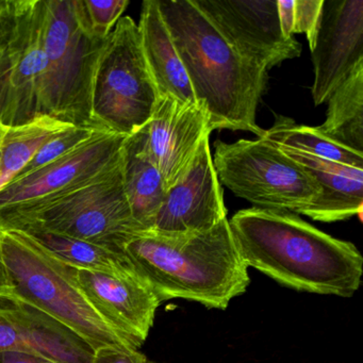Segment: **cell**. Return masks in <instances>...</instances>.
<instances>
[{"label": "cell", "instance_id": "4fadbf2b", "mask_svg": "<svg viewBox=\"0 0 363 363\" xmlns=\"http://www.w3.org/2000/svg\"><path fill=\"white\" fill-rule=\"evenodd\" d=\"M311 58L312 97L314 105L320 106L357 67L363 65V0H325Z\"/></svg>", "mask_w": 363, "mask_h": 363}, {"label": "cell", "instance_id": "8fae6325", "mask_svg": "<svg viewBox=\"0 0 363 363\" xmlns=\"http://www.w3.org/2000/svg\"><path fill=\"white\" fill-rule=\"evenodd\" d=\"M233 48L269 71L298 58L301 45L280 29L277 0H192Z\"/></svg>", "mask_w": 363, "mask_h": 363}, {"label": "cell", "instance_id": "f1b7e54d", "mask_svg": "<svg viewBox=\"0 0 363 363\" xmlns=\"http://www.w3.org/2000/svg\"><path fill=\"white\" fill-rule=\"evenodd\" d=\"M0 363H58L41 354L26 352H0Z\"/></svg>", "mask_w": 363, "mask_h": 363}, {"label": "cell", "instance_id": "52a82bcc", "mask_svg": "<svg viewBox=\"0 0 363 363\" xmlns=\"http://www.w3.org/2000/svg\"><path fill=\"white\" fill-rule=\"evenodd\" d=\"M158 99L138 24L130 16L121 18L95 67L91 90L93 127L131 137L150 122Z\"/></svg>", "mask_w": 363, "mask_h": 363}, {"label": "cell", "instance_id": "484cf974", "mask_svg": "<svg viewBox=\"0 0 363 363\" xmlns=\"http://www.w3.org/2000/svg\"><path fill=\"white\" fill-rule=\"evenodd\" d=\"M325 0H294L293 35L305 33L310 52L313 50L322 24Z\"/></svg>", "mask_w": 363, "mask_h": 363}, {"label": "cell", "instance_id": "8992f818", "mask_svg": "<svg viewBox=\"0 0 363 363\" xmlns=\"http://www.w3.org/2000/svg\"><path fill=\"white\" fill-rule=\"evenodd\" d=\"M0 225L3 228L33 225L120 252L128 240L143 233L125 194L121 161L79 188L0 214Z\"/></svg>", "mask_w": 363, "mask_h": 363}, {"label": "cell", "instance_id": "ba28073f", "mask_svg": "<svg viewBox=\"0 0 363 363\" xmlns=\"http://www.w3.org/2000/svg\"><path fill=\"white\" fill-rule=\"evenodd\" d=\"M212 160L220 184L260 209L299 214L320 194L298 163L263 138L216 141Z\"/></svg>", "mask_w": 363, "mask_h": 363}, {"label": "cell", "instance_id": "277c9868", "mask_svg": "<svg viewBox=\"0 0 363 363\" xmlns=\"http://www.w3.org/2000/svg\"><path fill=\"white\" fill-rule=\"evenodd\" d=\"M1 252L14 295L62 323L95 352L139 350L93 308L80 288L77 269L16 229L3 228Z\"/></svg>", "mask_w": 363, "mask_h": 363}, {"label": "cell", "instance_id": "d4e9b609", "mask_svg": "<svg viewBox=\"0 0 363 363\" xmlns=\"http://www.w3.org/2000/svg\"><path fill=\"white\" fill-rule=\"evenodd\" d=\"M128 5V0H82L84 18L90 33L97 39H107Z\"/></svg>", "mask_w": 363, "mask_h": 363}, {"label": "cell", "instance_id": "30bf717a", "mask_svg": "<svg viewBox=\"0 0 363 363\" xmlns=\"http://www.w3.org/2000/svg\"><path fill=\"white\" fill-rule=\"evenodd\" d=\"M126 138L97 129L91 139L0 191V214L65 194L120 163Z\"/></svg>", "mask_w": 363, "mask_h": 363}, {"label": "cell", "instance_id": "9a60e30c", "mask_svg": "<svg viewBox=\"0 0 363 363\" xmlns=\"http://www.w3.org/2000/svg\"><path fill=\"white\" fill-rule=\"evenodd\" d=\"M26 352L58 363H91L93 350L62 323L9 294L0 295V352Z\"/></svg>", "mask_w": 363, "mask_h": 363}, {"label": "cell", "instance_id": "ffe728a7", "mask_svg": "<svg viewBox=\"0 0 363 363\" xmlns=\"http://www.w3.org/2000/svg\"><path fill=\"white\" fill-rule=\"evenodd\" d=\"M9 229H16L26 233L59 260L75 269L105 273L135 272L123 252L105 246L44 230L33 225H22Z\"/></svg>", "mask_w": 363, "mask_h": 363}, {"label": "cell", "instance_id": "cb8c5ba5", "mask_svg": "<svg viewBox=\"0 0 363 363\" xmlns=\"http://www.w3.org/2000/svg\"><path fill=\"white\" fill-rule=\"evenodd\" d=\"M96 130L97 129L90 128V127L74 126L50 138L37 150L35 156L31 158L28 164L24 167L16 179L28 175V174L54 162L55 160L65 156L71 150H75L76 147L91 139Z\"/></svg>", "mask_w": 363, "mask_h": 363}, {"label": "cell", "instance_id": "6da1fadb", "mask_svg": "<svg viewBox=\"0 0 363 363\" xmlns=\"http://www.w3.org/2000/svg\"><path fill=\"white\" fill-rule=\"evenodd\" d=\"M248 269L299 292L352 297L363 258L352 242L323 233L292 212L248 208L229 220Z\"/></svg>", "mask_w": 363, "mask_h": 363}, {"label": "cell", "instance_id": "4316f807", "mask_svg": "<svg viewBox=\"0 0 363 363\" xmlns=\"http://www.w3.org/2000/svg\"><path fill=\"white\" fill-rule=\"evenodd\" d=\"M147 357L139 350L105 347L96 350L93 363H150Z\"/></svg>", "mask_w": 363, "mask_h": 363}, {"label": "cell", "instance_id": "7402d4cb", "mask_svg": "<svg viewBox=\"0 0 363 363\" xmlns=\"http://www.w3.org/2000/svg\"><path fill=\"white\" fill-rule=\"evenodd\" d=\"M262 138L275 145L315 158L363 169V154L333 141L318 127L297 125L284 116H276L273 126L265 130Z\"/></svg>", "mask_w": 363, "mask_h": 363}, {"label": "cell", "instance_id": "1f68e13d", "mask_svg": "<svg viewBox=\"0 0 363 363\" xmlns=\"http://www.w3.org/2000/svg\"><path fill=\"white\" fill-rule=\"evenodd\" d=\"M150 363H158V362H155V361H150Z\"/></svg>", "mask_w": 363, "mask_h": 363}, {"label": "cell", "instance_id": "ac0fdd59", "mask_svg": "<svg viewBox=\"0 0 363 363\" xmlns=\"http://www.w3.org/2000/svg\"><path fill=\"white\" fill-rule=\"evenodd\" d=\"M138 28L144 58L159 97L167 95L182 103L197 104L188 74L174 45L157 0L143 1Z\"/></svg>", "mask_w": 363, "mask_h": 363}, {"label": "cell", "instance_id": "d6986e66", "mask_svg": "<svg viewBox=\"0 0 363 363\" xmlns=\"http://www.w3.org/2000/svg\"><path fill=\"white\" fill-rule=\"evenodd\" d=\"M121 172L133 220L143 233H150L167 186L162 174L146 152L142 130L125 140L121 156Z\"/></svg>", "mask_w": 363, "mask_h": 363}, {"label": "cell", "instance_id": "7a4b0ae2", "mask_svg": "<svg viewBox=\"0 0 363 363\" xmlns=\"http://www.w3.org/2000/svg\"><path fill=\"white\" fill-rule=\"evenodd\" d=\"M209 129L264 135L256 122L267 69L233 48L192 0H157Z\"/></svg>", "mask_w": 363, "mask_h": 363}, {"label": "cell", "instance_id": "9c48e42d", "mask_svg": "<svg viewBox=\"0 0 363 363\" xmlns=\"http://www.w3.org/2000/svg\"><path fill=\"white\" fill-rule=\"evenodd\" d=\"M40 0H18L13 28L0 43V126H25L45 116Z\"/></svg>", "mask_w": 363, "mask_h": 363}, {"label": "cell", "instance_id": "f546056e", "mask_svg": "<svg viewBox=\"0 0 363 363\" xmlns=\"http://www.w3.org/2000/svg\"><path fill=\"white\" fill-rule=\"evenodd\" d=\"M1 233H3V227L0 225V295H4L12 293V288L7 269L4 262L3 252H1Z\"/></svg>", "mask_w": 363, "mask_h": 363}, {"label": "cell", "instance_id": "2e32d148", "mask_svg": "<svg viewBox=\"0 0 363 363\" xmlns=\"http://www.w3.org/2000/svg\"><path fill=\"white\" fill-rule=\"evenodd\" d=\"M80 288L95 310L138 347L147 339L161 303L137 273L77 269Z\"/></svg>", "mask_w": 363, "mask_h": 363}, {"label": "cell", "instance_id": "83f0119b", "mask_svg": "<svg viewBox=\"0 0 363 363\" xmlns=\"http://www.w3.org/2000/svg\"><path fill=\"white\" fill-rule=\"evenodd\" d=\"M18 0H0V43L7 39L16 21Z\"/></svg>", "mask_w": 363, "mask_h": 363}, {"label": "cell", "instance_id": "3957f363", "mask_svg": "<svg viewBox=\"0 0 363 363\" xmlns=\"http://www.w3.org/2000/svg\"><path fill=\"white\" fill-rule=\"evenodd\" d=\"M122 252L161 303L182 298L225 310L250 284L228 218L201 233H139Z\"/></svg>", "mask_w": 363, "mask_h": 363}, {"label": "cell", "instance_id": "7c38bea8", "mask_svg": "<svg viewBox=\"0 0 363 363\" xmlns=\"http://www.w3.org/2000/svg\"><path fill=\"white\" fill-rule=\"evenodd\" d=\"M209 140L210 135L203 140L184 175L167 189L150 233H201L227 218L222 184L214 169Z\"/></svg>", "mask_w": 363, "mask_h": 363}, {"label": "cell", "instance_id": "4dcf8cb0", "mask_svg": "<svg viewBox=\"0 0 363 363\" xmlns=\"http://www.w3.org/2000/svg\"><path fill=\"white\" fill-rule=\"evenodd\" d=\"M6 128L3 126H0V142L3 140L4 135H5Z\"/></svg>", "mask_w": 363, "mask_h": 363}, {"label": "cell", "instance_id": "e0dca14e", "mask_svg": "<svg viewBox=\"0 0 363 363\" xmlns=\"http://www.w3.org/2000/svg\"><path fill=\"white\" fill-rule=\"evenodd\" d=\"M278 147L298 163L320 189V196L299 214L323 223L340 222L356 216L361 218L363 169L315 158L281 146Z\"/></svg>", "mask_w": 363, "mask_h": 363}, {"label": "cell", "instance_id": "603a6c76", "mask_svg": "<svg viewBox=\"0 0 363 363\" xmlns=\"http://www.w3.org/2000/svg\"><path fill=\"white\" fill-rule=\"evenodd\" d=\"M72 127L50 116H41L25 126L6 128L0 142V191L20 175L46 141Z\"/></svg>", "mask_w": 363, "mask_h": 363}, {"label": "cell", "instance_id": "5b68a950", "mask_svg": "<svg viewBox=\"0 0 363 363\" xmlns=\"http://www.w3.org/2000/svg\"><path fill=\"white\" fill-rule=\"evenodd\" d=\"M45 116L76 127L95 129L91 90L95 67L106 39L89 30L82 0H40Z\"/></svg>", "mask_w": 363, "mask_h": 363}, {"label": "cell", "instance_id": "44dd1931", "mask_svg": "<svg viewBox=\"0 0 363 363\" xmlns=\"http://www.w3.org/2000/svg\"><path fill=\"white\" fill-rule=\"evenodd\" d=\"M326 120L318 128L333 141L363 154V65L328 99Z\"/></svg>", "mask_w": 363, "mask_h": 363}, {"label": "cell", "instance_id": "5bb4252c", "mask_svg": "<svg viewBox=\"0 0 363 363\" xmlns=\"http://www.w3.org/2000/svg\"><path fill=\"white\" fill-rule=\"evenodd\" d=\"M143 133L144 146L167 189L188 169L201 142L211 135L207 110L201 104L160 96Z\"/></svg>", "mask_w": 363, "mask_h": 363}]
</instances>
